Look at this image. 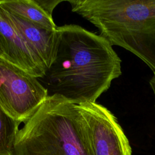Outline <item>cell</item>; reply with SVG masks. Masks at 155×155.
<instances>
[{
    "label": "cell",
    "instance_id": "cell-10",
    "mask_svg": "<svg viewBox=\"0 0 155 155\" xmlns=\"http://www.w3.org/2000/svg\"><path fill=\"white\" fill-rule=\"evenodd\" d=\"M36 1L48 14L52 16L53 11L56 6L63 0H36Z\"/></svg>",
    "mask_w": 155,
    "mask_h": 155
},
{
    "label": "cell",
    "instance_id": "cell-1",
    "mask_svg": "<svg viewBox=\"0 0 155 155\" xmlns=\"http://www.w3.org/2000/svg\"><path fill=\"white\" fill-rule=\"evenodd\" d=\"M54 59L38 78L48 96L74 104L96 102L122 74L121 59L102 36L74 24L57 27Z\"/></svg>",
    "mask_w": 155,
    "mask_h": 155
},
{
    "label": "cell",
    "instance_id": "cell-8",
    "mask_svg": "<svg viewBox=\"0 0 155 155\" xmlns=\"http://www.w3.org/2000/svg\"><path fill=\"white\" fill-rule=\"evenodd\" d=\"M0 7L41 28L55 30L57 26L52 16L48 14L36 0H2Z\"/></svg>",
    "mask_w": 155,
    "mask_h": 155
},
{
    "label": "cell",
    "instance_id": "cell-7",
    "mask_svg": "<svg viewBox=\"0 0 155 155\" xmlns=\"http://www.w3.org/2000/svg\"><path fill=\"white\" fill-rule=\"evenodd\" d=\"M3 10L10 22L40 57L47 69L52 64L57 50L56 29L49 30L41 28Z\"/></svg>",
    "mask_w": 155,
    "mask_h": 155
},
{
    "label": "cell",
    "instance_id": "cell-4",
    "mask_svg": "<svg viewBox=\"0 0 155 155\" xmlns=\"http://www.w3.org/2000/svg\"><path fill=\"white\" fill-rule=\"evenodd\" d=\"M48 96L37 78L0 59V107L12 119L24 123Z\"/></svg>",
    "mask_w": 155,
    "mask_h": 155
},
{
    "label": "cell",
    "instance_id": "cell-11",
    "mask_svg": "<svg viewBox=\"0 0 155 155\" xmlns=\"http://www.w3.org/2000/svg\"><path fill=\"white\" fill-rule=\"evenodd\" d=\"M149 83H150V87L153 90V93L154 94V96L155 98V75L153 74L152 78L150 79Z\"/></svg>",
    "mask_w": 155,
    "mask_h": 155
},
{
    "label": "cell",
    "instance_id": "cell-3",
    "mask_svg": "<svg viewBox=\"0 0 155 155\" xmlns=\"http://www.w3.org/2000/svg\"><path fill=\"white\" fill-rule=\"evenodd\" d=\"M13 155H93L73 104L48 96L19 129Z\"/></svg>",
    "mask_w": 155,
    "mask_h": 155
},
{
    "label": "cell",
    "instance_id": "cell-12",
    "mask_svg": "<svg viewBox=\"0 0 155 155\" xmlns=\"http://www.w3.org/2000/svg\"><path fill=\"white\" fill-rule=\"evenodd\" d=\"M0 59H3L6 60V57L4 52V49L3 47V44L2 42V41L0 38ZM7 61V60H6Z\"/></svg>",
    "mask_w": 155,
    "mask_h": 155
},
{
    "label": "cell",
    "instance_id": "cell-9",
    "mask_svg": "<svg viewBox=\"0 0 155 155\" xmlns=\"http://www.w3.org/2000/svg\"><path fill=\"white\" fill-rule=\"evenodd\" d=\"M19 125L0 107V155H13L15 142Z\"/></svg>",
    "mask_w": 155,
    "mask_h": 155
},
{
    "label": "cell",
    "instance_id": "cell-6",
    "mask_svg": "<svg viewBox=\"0 0 155 155\" xmlns=\"http://www.w3.org/2000/svg\"><path fill=\"white\" fill-rule=\"evenodd\" d=\"M0 38L7 61L38 79L44 76L47 70L44 63L10 22L1 7Z\"/></svg>",
    "mask_w": 155,
    "mask_h": 155
},
{
    "label": "cell",
    "instance_id": "cell-2",
    "mask_svg": "<svg viewBox=\"0 0 155 155\" xmlns=\"http://www.w3.org/2000/svg\"><path fill=\"white\" fill-rule=\"evenodd\" d=\"M71 11L96 27L112 46L142 60L155 75V0H67Z\"/></svg>",
    "mask_w": 155,
    "mask_h": 155
},
{
    "label": "cell",
    "instance_id": "cell-5",
    "mask_svg": "<svg viewBox=\"0 0 155 155\" xmlns=\"http://www.w3.org/2000/svg\"><path fill=\"white\" fill-rule=\"evenodd\" d=\"M74 105L93 155H132L123 129L109 110L96 102Z\"/></svg>",
    "mask_w": 155,
    "mask_h": 155
}]
</instances>
